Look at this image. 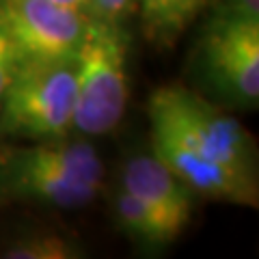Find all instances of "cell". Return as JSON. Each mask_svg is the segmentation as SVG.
Here are the masks:
<instances>
[{"label": "cell", "instance_id": "obj_2", "mask_svg": "<svg viewBox=\"0 0 259 259\" xmlns=\"http://www.w3.org/2000/svg\"><path fill=\"white\" fill-rule=\"evenodd\" d=\"M76 56L22 59L0 102V132L63 139L74 130Z\"/></svg>", "mask_w": 259, "mask_h": 259}, {"label": "cell", "instance_id": "obj_16", "mask_svg": "<svg viewBox=\"0 0 259 259\" xmlns=\"http://www.w3.org/2000/svg\"><path fill=\"white\" fill-rule=\"evenodd\" d=\"M54 5H61L65 9H74V11H82L87 13L91 7V0H52Z\"/></svg>", "mask_w": 259, "mask_h": 259}, {"label": "cell", "instance_id": "obj_10", "mask_svg": "<svg viewBox=\"0 0 259 259\" xmlns=\"http://www.w3.org/2000/svg\"><path fill=\"white\" fill-rule=\"evenodd\" d=\"M212 0H136L143 30L153 44L171 46Z\"/></svg>", "mask_w": 259, "mask_h": 259}, {"label": "cell", "instance_id": "obj_13", "mask_svg": "<svg viewBox=\"0 0 259 259\" xmlns=\"http://www.w3.org/2000/svg\"><path fill=\"white\" fill-rule=\"evenodd\" d=\"M134 7L136 0H91L87 15L106 22H123V18Z\"/></svg>", "mask_w": 259, "mask_h": 259}, {"label": "cell", "instance_id": "obj_7", "mask_svg": "<svg viewBox=\"0 0 259 259\" xmlns=\"http://www.w3.org/2000/svg\"><path fill=\"white\" fill-rule=\"evenodd\" d=\"M121 182L125 192L143 201L166 225L173 238L184 231L192 216V190L153 153L127 160Z\"/></svg>", "mask_w": 259, "mask_h": 259}, {"label": "cell", "instance_id": "obj_14", "mask_svg": "<svg viewBox=\"0 0 259 259\" xmlns=\"http://www.w3.org/2000/svg\"><path fill=\"white\" fill-rule=\"evenodd\" d=\"M20 61H22V56H20L18 50H15L13 44L0 50V102H3L7 89H9V84H11Z\"/></svg>", "mask_w": 259, "mask_h": 259}, {"label": "cell", "instance_id": "obj_3", "mask_svg": "<svg viewBox=\"0 0 259 259\" xmlns=\"http://www.w3.org/2000/svg\"><path fill=\"white\" fill-rule=\"evenodd\" d=\"M149 108L158 110L209 160L218 162L238 180L257 186L253 139L240 121L184 87L158 89L151 95Z\"/></svg>", "mask_w": 259, "mask_h": 259}, {"label": "cell", "instance_id": "obj_9", "mask_svg": "<svg viewBox=\"0 0 259 259\" xmlns=\"http://www.w3.org/2000/svg\"><path fill=\"white\" fill-rule=\"evenodd\" d=\"M0 162L26 166V168H44V171H56L82 182L102 186L104 164L97 151L84 141H65L63 139H48L32 147L18 149H3Z\"/></svg>", "mask_w": 259, "mask_h": 259}, {"label": "cell", "instance_id": "obj_12", "mask_svg": "<svg viewBox=\"0 0 259 259\" xmlns=\"http://www.w3.org/2000/svg\"><path fill=\"white\" fill-rule=\"evenodd\" d=\"M78 250L67 240L56 236H35L22 240L11 248H7L5 257L11 259H69L76 257Z\"/></svg>", "mask_w": 259, "mask_h": 259}, {"label": "cell", "instance_id": "obj_5", "mask_svg": "<svg viewBox=\"0 0 259 259\" xmlns=\"http://www.w3.org/2000/svg\"><path fill=\"white\" fill-rule=\"evenodd\" d=\"M151 121V153L168 166L192 192L203 194L212 201L257 207V186L238 180L218 162L209 160L201 149L182 136L158 110L149 108Z\"/></svg>", "mask_w": 259, "mask_h": 259}, {"label": "cell", "instance_id": "obj_11", "mask_svg": "<svg viewBox=\"0 0 259 259\" xmlns=\"http://www.w3.org/2000/svg\"><path fill=\"white\" fill-rule=\"evenodd\" d=\"M115 209H117V218L121 227L130 233L132 238L145 242V244H166V242L175 240L171 236V231L166 229V225L151 212V209L132 197L130 192L121 188L115 201Z\"/></svg>", "mask_w": 259, "mask_h": 259}, {"label": "cell", "instance_id": "obj_17", "mask_svg": "<svg viewBox=\"0 0 259 259\" xmlns=\"http://www.w3.org/2000/svg\"><path fill=\"white\" fill-rule=\"evenodd\" d=\"M7 46H11V39H9V35H7L3 22H0V50H3V48H7Z\"/></svg>", "mask_w": 259, "mask_h": 259}, {"label": "cell", "instance_id": "obj_6", "mask_svg": "<svg viewBox=\"0 0 259 259\" xmlns=\"http://www.w3.org/2000/svg\"><path fill=\"white\" fill-rule=\"evenodd\" d=\"M205 65L221 89L244 104L259 100V20L221 15L203 41Z\"/></svg>", "mask_w": 259, "mask_h": 259}, {"label": "cell", "instance_id": "obj_8", "mask_svg": "<svg viewBox=\"0 0 259 259\" xmlns=\"http://www.w3.org/2000/svg\"><path fill=\"white\" fill-rule=\"evenodd\" d=\"M0 186L13 197L56 207H84L100 194L97 184H89L65 173L26 168L9 162H0Z\"/></svg>", "mask_w": 259, "mask_h": 259}, {"label": "cell", "instance_id": "obj_1", "mask_svg": "<svg viewBox=\"0 0 259 259\" xmlns=\"http://www.w3.org/2000/svg\"><path fill=\"white\" fill-rule=\"evenodd\" d=\"M127 104V32L121 22L89 18L76 52L74 130L102 136L119 125Z\"/></svg>", "mask_w": 259, "mask_h": 259}, {"label": "cell", "instance_id": "obj_4", "mask_svg": "<svg viewBox=\"0 0 259 259\" xmlns=\"http://www.w3.org/2000/svg\"><path fill=\"white\" fill-rule=\"evenodd\" d=\"M0 22L22 59L76 56L89 15L52 0H0Z\"/></svg>", "mask_w": 259, "mask_h": 259}, {"label": "cell", "instance_id": "obj_15", "mask_svg": "<svg viewBox=\"0 0 259 259\" xmlns=\"http://www.w3.org/2000/svg\"><path fill=\"white\" fill-rule=\"evenodd\" d=\"M223 15L259 20V0H225Z\"/></svg>", "mask_w": 259, "mask_h": 259}]
</instances>
